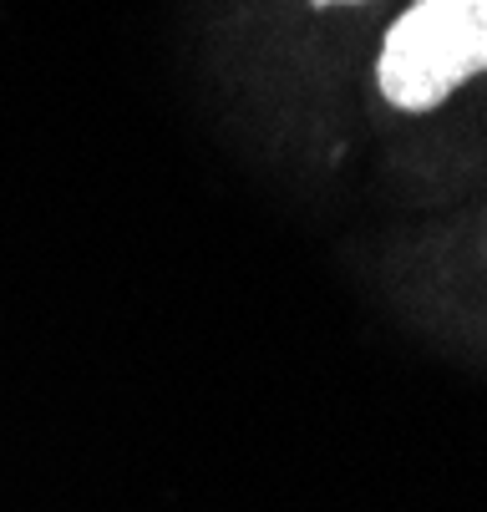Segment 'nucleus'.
Listing matches in <instances>:
<instances>
[{"label": "nucleus", "instance_id": "nucleus-1", "mask_svg": "<svg viewBox=\"0 0 487 512\" xmlns=\"http://www.w3.org/2000/svg\"><path fill=\"white\" fill-rule=\"evenodd\" d=\"M487 71V0H416L386 31L376 87L401 112H432Z\"/></svg>", "mask_w": 487, "mask_h": 512}, {"label": "nucleus", "instance_id": "nucleus-2", "mask_svg": "<svg viewBox=\"0 0 487 512\" xmlns=\"http://www.w3.org/2000/svg\"><path fill=\"white\" fill-rule=\"evenodd\" d=\"M310 6H356V0H310Z\"/></svg>", "mask_w": 487, "mask_h": 512}]
</instances>
